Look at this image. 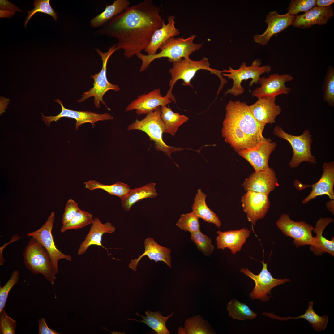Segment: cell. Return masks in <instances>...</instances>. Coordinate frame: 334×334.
Segmentation results:
<instances>
[{
    "label": "cell",
    "mask_w": 334,
    "mask_h": 334,
    "mask_svg": "<svg viewBox=\"0 0 334 334\" xmlns=\"http://www.w3.org/2000/svg\"><path fill=\"white\" fill-rule=\"evenodd\" d=\"M15 320L8 316L3 309L0 312V334H15L17 326Z\"/></svg>",
    "instance_id": "ee69618b"
},
{
    "label": "cell",
    "mask_w": 334,
    "mask_h": 334,
    "mask_svg": "<svg viewBox=\"0 0 334 334\" xmlns=\"http://www.w3.org/2000/svg\"><path fill=\"white\" fill-rule=\"evenodd\" d=\"M160 10L152 0H145L114 17L97 33L116 38V51L122 49L131 58L144 50L155 31L162 27L164 21Z\"/></svg>",
    "instance_id": "6da1fadb"
},
{
    "label": "cell",
    "mask_w": 334,
    "mask_h": 334,
    "mask_svg": "<svg viewBox=\"0 0 334 334\" xmlns=\"http://www.w3.org/2000/svg\"><path fill=\"white\" fill-rule=\"evenodd\" d=\"M55 101L60 105L61 111L58 114L55 116H45L41 113L42 120L47 126H49L50 123L52 121L56 122L62 118L67 117L76 120L75 128L77 130L80 125L85 123H90L94 127L95 123L98 121L111 120L113 118V117L108 113L101 114L91 111H77L68 109L64 107L62 102L59 99Z\"/></svg>",
    "instance_id": "9a60e30c"
},
{
    "label": "cell",
    "mask_w": 334,
    "mask_h": 334,
    "mask_svg": "<svg viewBox=\"0 0 334 334\" xmlns=\"http://www.w3.org/2000/svg\"><path fill=\"white\" fill-rule=\"evenodd\" d=\"M94 219L88 212L80 210L69 221L62 224L61 232L63 233L70 229H77L92 224Z\"/></svg>",
    "instance_id": "8d00e7d4"
},
{
    "label": "cell",
    "mask_w": 334,
    "mask_h": 334,
    "mask_svg": "<svg viewBox=\"0 0 334 334\" xmlns=\"http://www.w3.org/2000/svg\"><path fill=\"white\" fill-rule=\"evenodd\" d=\"M293 77L291 75L278 73L271 74L268 77L260 78L259 82L260 87L252 92V95L258 98L263 97L275 98L279 95L287 94L291 91V88L286 86V82L292 81Z\"/></svg>",
    "instance_id": "4fadbf2b"
},
{
    "label": "cell",
    "mask_w": 334,
    "mask_h": 334,
    "mask_svg": "<svg viewBox=\"0 0 334 334\" xmlns=\"http://www.w3.org/2000/svg\"><path fill=\"white\" fill-rule=\"evenodd\" d=\"M39 334H60L55 330L50 328L47 325L44 318L38 320Z\"/></svg>",
    "instance_id": "bcb514c9"
},
{
    "label": "cell",
    "mask_w": 334,
    "mask_h": 334,
    "mask_svg": "<svg viewBox=\"0 0 334 334\" xmlns=\"http://www.w3.org/2000/svg\"><path fill=\"white\" fill-rule=\"evenodd\" d=\"M145 314L146 315V316L140 315L137 313L136 314L137 315L143 318V319L140 321L134 319H129L128 320L143 323L158 334H170L167 328L166 323L167 320L173 316V312L167 317L162 316L160 311L153 312L150 311H147Z\"/></svg>",
    "instance_id": "1f68e13d"
},
{
    "label": "cell",
    "mask_w": 334,
    "mask_h": 334,
    "mask_svg": "<svg viewBox=\"0 0 334 334\" xmlns=\"http://www.w3.org/2000/svg\"><path fill=\"white\" fill-rule=\"evenodd\" d=\"M49 0H35L33 5L34 8L28 11V15L24 22V26L26 27L27 24L31 18L36 13L41 12L49 15L52 16L55 21L57 19V14L51 7Z\"/></svg>",
    "instance_id": "60d3db41"
},
{
    "label": "cell",
    "mask_w": 334,
    "mask_h": 334,
    "mask_svg": "<svg viewBox=\"0 0 334 334\" xmlns=\"http://www.w3.org/2000/svg\"><path fill=\"white\" fill-rule=\"evenodd\" d=\"M199 218L192 212L182 214L176 224V226L185 231L191 233L200 230Z\"/></svg>",
    "instance_id": "f35d334b"
},
{
    "label": "cell",
    "mask_w": 334,
    "mask_h": 334,
    "mask_svg": "<svg viewBox=\"0 0 334 334\" xmlns=\"http://www.w3.org/2000/svg\"><path fill=\"white\" fill-rule=\"evenodd\" d=\"M161 107H158L154 111L147 114L143 119L136 120L128 126L127 130H137L145 132L150 139L154 142L156 150L162 151L171 158L172 152L183 149L168 146L164 142L162 136L163 133L165 132V126L161 117Z\"/></svg>",
    "instance_id": "8992f818"
},
{
    "label": "cell",
    "mask_w": 334,
    "mask_h": 334,
    "mask_svg": "<svg viewBox=\"0 0 334 334\" xmlns=\"http://www.w3.org/2000/svg\"><path fill=\"white\" fill-rule=\"evenodd\" d=\"M196 36L195 35H192L186 38L171 37L161 46V51L157 54L151 55H144L141 52L136 54L135 55L137 58L142 61L140 71H144L152 61L158 58H167L169 62L173 63L189 58L191 54L203 46L202 43L193 42Z\"/></svg>",
    "instance_id": "3957f363"
},
{
    "label": "cell",
    "mask_w": 334,
    "mask_h": 334,
    "mask_svg": "<svg viewBox=\"0 0 334 334\" xmlns=\"http://www.w3.org/2000/svg\"><path fill=\"white\" fill-rule=\"evenodd\" d=\"M92 224L84 240L79 246L77 252L78 255L84 254L88 248L92 245L100 246L106 249L102 244V236L105 233H112L115 231V227L111 223L107 222L103 223L97 217L94 219Z\"/></svg>",
    "instance_id": "d4e9b609"
},
{
    "label": "cell",
    "mask_w": 334,
    "mask_h": 334,
    "mask_svg": "<svg viewBox=\"0 0 334 334\" xmlns=\"http://www.w3.org/2000/svg\"><path fill=\"white\" fill-rule=\"evenodd\" d=\"M19 274L18 270H15L5 285L0 286V312L4 309L9 292L18 281Z\"/></svg>",
    "instance_id": "7bdbcfd3"
},
{
    "label": "cell",
    "mask_w": 334,
    "mask_h": 334,
    "mask_svg": "<svg viewBox=\"0 0 334 334\" xmlns=\"http://www.w3.org/2000/svg\"><path fill=\"white\" fill-rule=\"evenodd\" d=\"M334 2L333 0H316V5L321 7H327L330 6Z\"/></svg>",
    "instance_id": "7dc6e473"
},
{
    "label": "cell",
    "mask_w": 334,
    "mask_h": 334,
    "mask_svg": "<svg viewBox=\"0 0 334 334\" xmlns=\"http://www.w3.org/2000/svg\"><path fill=\"white\" fill-rule=\"evenodd\" d=\"M156 185L155 183L151 182L140 187L131 189L126 195L121 198L124 210L129 211L135 203L142 199L156 197L157 194Z\"/></svg>",
    "instance_id": "f546056e"
},
{
    "label": "cell",
    "mask_w": 334,
    "mask_h": 334,
    "mask_svg": "<svg viewBox=\"0 0 334 334\" xmlns=\"http://www.w3.org/2000/svg\"><path fill=\"white\" fill-rule=\"evenodd\" d=\"M261 61L258 59L253 61L251 65L247 66L245 62H243L239 68L234 69L229 67V70H224L222 71L223 76L232 79L233 81L232 87L228 89L225 92L226 94H230L234 96H237L242 94L244 89L241 84L242 82L244 80L251 79L249 83V86H252L254 84H257L260 79V75L265 73H269L271 67L268 65L260 66Z\"/></svg>",
    "instance_id": "ba28073f"
},
{
    "label": "cell",
    "mask_w": 334,
    "mask_h": 334,
    "mask_svg": "<svg viewBox=\"0 0 334 334\" xmlns=\"http://www.w3.org/2000/svg\"><path fill=\"white\" fill-rule=\"evenodd\" d=\"M316 5L315 0H291L287 9L288 12L292 15L300 12L305 13Z\"/></svg>",
    "instance_id": "b9f144b4"
},
{
    "label": "cell",
    "mask_w": 334,
    "mask_h": 334,
    "mask_svg": "<svg viewBox=\"0 0 334 334\" xmlns=\"http://www.w3.org/2000/svg\"><path fill=\"white\" fill-rule=\"evenodd\" d=\"M313 306V302L312 301H310L308 308L304 314L295 317H280L272 313H264L263 314L272 319H276L280 321H286L289 319H304L309 322L316 331L319 332L324 330L328 322L329 317L327 315L322 316L318 315L314 310Z\"/></svg>",
    "instance_id": "83f0119b"
},
{
    "label": "cell",
    "mask_w": 334,
    "mask_h": 334,
    "mask_svg": "<svg viewBox=\"0 0 334 334\" xmlns=\"http://www.w3.org/2000/svg\"><path fill=\"white\" fill-rule=\"evenodd\" d=\"M0 2L3 3L4 4V6L0 7L1 8L2 7H4L6 8H7L9 9H11L13 10H15L16 11H21L19 8L17 7L14 6L13 4L10 3L7 0H0Z\"/></svg>",
    "instance_id": "c3c4849f"
},
{
    "label": "cell",
    "mask_w": 334,
    "mask_h": 334,
    "mask_svg": "<svg viewBox=\"0 0 334 334\" xmlns=\"http://www.w3.org/2000/svg\"><path fill=\"white\" fill-rule=\"evenodd\" d=\"M54 212H51L44 224L38 229L28 233L27 236L36 239L46 249L52 259L56 271H58V263L61 259L71 261V256L66 255L57 248L52 233L55 220Z\"/></svg>",
    "instance_id": "7c38bea8"
},
{
    "label": "cell",
    "mask_w": 334,
    "mask_h": 334,
    "mask_svg": "<svg viewBox=\"0 0 334 334\" xmlns=\"http://www.w3.org/2000/svg\"><path fill=\"white\" fill-rule=\"evenodd\" d=\"M225 111L222 136L237 152L270 139L263 136L265 126L256 121L246 103L230 100Z\"/></svg>",
    "instance_id": "7a4b0ae2"
},
{
    "label": "cell",
    "mask_w": 334,
    "mask_h": 334,
    "mask_svg": "<svg viewBox=\"0 0 334 334\" xmlns=\"http://www.w3.org/2000/svg\"><path fill=\"white\" fill-rule=\"evenodd\" d=\"M191 234L190 239L198 250L206 256L210 255L214 249L211 238L200 230Z\"/></svg>",
    "instance_id": "ab89813d"
},
{
    "label": "cell",
    "mask_w": 334,
    "mask_h": 334,
    "mask_svg": "<svg viewBox=\"0 0 334 334\" xmlns=\"http://www.w3.org/2000/svg\"><path fill=\"white\" fill-rule=\"evenodd\" d=\"M333 219L326 217L320 218L316 222L315 228L313 231L316 233L313 244L310 246V249L316 255H321L325 253L334 256V238L331 240L326 238L323 235L324 230L330 223L333 221Z\"/></svg>",
    "instance_id": "4316f807"
},
{
    "label": "cell",
    "mask_w": 334,
    "mask_h": 334,
    "mask_svg": "<svg viewBox=\"0 0 334 334\" xmlns=\"http://www.w3.org/2000/svg\"><path fill=\"white\" fill-rule=\"evenodd\" d=\"M262 269L258 275H255L247 268H242L240 272L252 279L255 285L250 294L252 299H259L262 302L268 301L271 296V290L273 288L290 281L287 278L276 279L273 278L267 269V264L261 262Z\"/></svg>",
    "instance_id": "30bf717a"
},
{
    "label": "cell",
    "mask_w": 334,
    "mask_h": 334,
    "mask_svg": "<svg viewBox=\"0 0 334 334\" xmlns=\"http://www.w3.org/2000/svg\"><path fill=\"white\" fill-rule=\"evenodd\" d=\"M229 316L234 319L240 320L253 319L257 314L252 311L244 303L240 302L236 299H232L227 306Z\"/></svg>",
    "instance_id": "e575fe53"
},
{
    "label": "cell",
    "mask_w": 334,
    "mask_h": 334,
    "mask_svg": "<svg viewBox=\"0 0 334 334\" xmlns=\"http://www.w3.org/2000/svg\"><path fill=\"white\" fill-rule=\"evenodd\" d=\"M84 184L85 188L90 191L101 189L120 198L126 195L131 190L127 184L119 182L112 185H108L102 184L96 180H92L84 182Z\"/></svg>",
    "instance_id": "836d02e7"
},
{
    "label": "cell",
    "mask_w": 334,
    "mask_h": 334,
    "mask_svg": "<svg viewBox=\"0 0 334 334\" xmlns=\"http://www.w3.org/2000/svg\"><path fill=\"white\" fill-rule=\"evenodd\" d=\"M245 190L269 194L279 186L274 170L255 171L245 179L242 185Z\"/></svg>",
    "instance_id": "ac0fdd59"
},
{
    "label": "cell",
    "mask_w": 334,
    "mask_h": 334,
    "mask_svg": "<svg viewBox=\"0 0 334 334\" xmlns=\"http://www.w3.org/2000/svg\"><path fill=\"white\" fill-rule=\"evenodd\" d=\"M144 251L136 259H132L128 265L129 267L134 271H136L137 267L140 259L147 256L149 259L155 262H164L169 268H171L170 257L171 250L167 247L161 246L157 243L153 238L149 237L144 241Z\"/></svg>",
    "instance_id": "7402d4cb"
},
{
    "label": "cell",
    "mask_w": 334,
    "mask_h": 334,
    "mask_svg": "<svg viewBox=\"0 0 334 334\" xmlns=\"http://www.w3.org/2000/svg\"><path fill=\"white\" fill-rule=\"evenodd\" d=\"M268 194L248 191L242 197L241 202L248 221L253 225L263 218L269 210L270 202Z\"/></svg>",
    "instance_id": "5bb4252c"
},
{
    "label": "cell",
    "mask_w": 334,
    "mask_h": 334,
    "mask_svg": "<svg viewBox=\"0 0 334 334\" xmlns=\"http://www.w3.org/2000/svg\"><path fill=\"white\" fill-rule=\"evenodd\" d=\"M324 92L323 95V101L329 106H334V68L329 66L328 69L322 85Z\"/></svg>",
    "instance_id": "74e56055"
},
{
    "label": "cell",
    "mask_w": 334,
    "mask_h": 334,
    "mask_svg": "<svg viewBox=\"0 0 334 334\" xmlns=\"http://www.w3.org/2000/svg\"><path fill=\"white\" fill-rule=\"evenodd\" d=\"M277 146L271 139L263 142L253 148L238 151L241 156L251 165L255 171L269 169V160L272 153Z\"/></svg>",
    "instance_id": "e0dca14e"
},
{
    "label": "cell",
    "mask_w": 334,
    "mask_h": 334,
    "mask_svg": "<svg viewBox=\"0 0 334 334\" xmlns=\"http://www.w3.org/2000/svg\"><path fill=\"white\" fill-rule=\"evenodd\" d=\"M334 15L331 6L321 7L315 6L304 14L295 16L292 25L301 28H309L314 25L326 24Z\"/></svg>",
    "instance_id": "603a6c76"
},
{
    "label": "cell",
    "mask_w": 334,
    "mask_h": 334,
    "mask_svg": "<svg viewBox=\"0 0 334 334\" xmlns=\"http://www.w3.org/2000/svg\"><path fill=\"white\" fill-rule=\"evenodd\" d=\"M249 107L256 121L264 126L267 124L275 123L276 117L282 111L281 108L276 104L275 98H259Z\"/></svg>",
    "instance_id": "44dd1931"
},
{
    "label": "cell",
    "mask_w": 334,
    "mask_h": 334,
    "mask_svg": "<svg viewBox=\"0 0 334 334\" xmlns=\"http://www.w3.org/2000/svg\"><path fill=\"white\" fill-rule=\"evenodd\" d=\"M275 135L287 141L291 145L293 151L292 158L289 165L291 168L298 167L302 162L316 163L315 156L312 154V135L308 130H305L301 135H292L285 132L281 127L276 126L273 130Z\"/></svg>",
    "instance_id": "52a82bcc"
},
{
    "label": "cell",
    "mask_w": 334,
    "mask_h": 334,
    "mask_svg": "<svg viewBox=\"0 0 334 334\" xmlns=\"http://www.w3.org/2000/svg\"><path fill=\"white\" fill-rule=\"evenodd\" d=\"M172 101L176 102L174 96L166 94L163 97L160 89H155L148 94L139 96L127 106L126 111L135 110L138 115L147 114L154 111L158 107L171 103Z\"/></svg>",
    "instance_id": "2e32d148"
},
{
    "label": "cell",
    "mask_w": 334,
    "mask_h": 334,
    "mask_svg": "<svg viewBox=\"0 0 334 334\" xmlns=\"http://www.w3.org/2000/svg\"><path fill=\"white\" fill-rule=\"evenodd\" d=\"M277 227L285 236L293 239V244L297 247L306 245H312L313 226L304 221H294L285 213L281 215L276 222Z\"/></svg>",
    "instance_id": "8fae6325"
},
{
    "label": "cell",
    "mask_w": 334,
    "mask_h": 334,
    "mask_svg": "<svg viewBox=\"0 0 334 334\" xmlns=\"http://www.w3.org/2000/svg\"><path fill=\"white\" fill-rule=\"evenodd\" d=\"M206 195L201 189L197 191L194 197V202L191 207L192 212L199 218L208 223L214 224L219 229L221 223L218 216L207 205L205 199Z\"/></svg>",
    "instance_id": "f1b7e54d"
},
{
    "label": "cell",
    "mask_w": 334,
    "mask_h": 334,
    "mask_svg": "<svg viewBox=\"0 0 334 334\" xmlns=\"http://www.w3.org/2000/svg\"><path fill=\"white\" fill-rule=\"evenodd\" d=\"M116 44L113 45L110 47L108 51L105 53L101 52L98 49H95L101 57L102 61V67L99 73L91 75V77L94 80L93 87L89 90L84 92L82 95V97L78 100V102H84L90 97H94V103L96 107L100 108V104L101 102L105 105L109 109L103 100L104 95L109 90H113L117 92L120 90L117 85L109 83L106 77L107 63L110 56L116 51Z\"/></svg>",
    "instance_id": "9c48e42d"
},
{
    "label": "cell",
    "mask_w": 334,
    "mask_h": 334,
    "mask_svg": "<svg viewBox=\"0 0 334 334\" xmlns=\"http://www.w3.org/2000/svg\"><path fill=\"white\" fill-rule=\"evenodd\" d=\"M27 268L33 273L44 276L53 285L57 272L50 256L44 247L32 237L23 254Z\"/></svg>",
    "instance_id": "5b68a950"
},
{
    "label": "cell",
    "mask_w": 334,
    "mask_h": 334,
    "mask_svg": "<svg viewBox=\"0 0 334 334\" xmlns=\"http://www.w3.org/2000/svg\"><path fill=\"white\" fill-rule=\"evenodd\" d=\"M161 117L165 126V132L174 136L178 127L189 119L188 118L173 112L166 105L161 106Z\"/></svg>",
    "instance_id": "d6a6232c"
},
{
    "label": "cell",
    "mask_w": 334,
    "mask_h": 334,
    "mask_svg": "<svg viewBox=\"0 0 334 334\" xmlns=\"http://www.w3.org/2000/svg\"><path fill=\"white\" fill-rule=\"evenodd\" d=\"M334 200L331 199L327 203V207L328 210L330 211L332 214H334Z\"/></svg>",
    "instance_id": "681fc988"
},
{
    "label": "cell",
    "mask_w": 334,
    "mask_h": 334,
    "mask_svg": "<svg viewBox=\"0 0 334 334\" xmlns=\"http://www.w3.org/2000/svg\"><path fill=\"white\" fill-rule=\"evenodd\" d=\"M128 0H114L109 5H106L104 10L92 19L90 22V26L95 28L104 25L115 16L123 12L129 6Z\"/></svg>",
    "instance_id": "4dcf8cb0"
},
{
    "label": "cell",
    "mask_w": 334,
    "mask_h": 334,
    "mask_svg": "<svg viewBox=\"0 0 334 334\" xmlns=\"http://www.w3.org/2000/svg\"><path fill=\"white\" fill-rule=\"evenodd\" d=\"M250 231L246 228L238 230L217 231L216 238L218 249H229L233 254L240 251L242 247L250 236Z\"/></svg>",
    "instance_id": "cb8c5ba5"
},
{
    "label": "cell",
    "mask_w": 334,
    "mask_h": 334,
    "mask_svg": "<svg viewBox=\"0 0 334 334\" xmlns=\"http://www.w3.org/2000/svg\"><path fill=\"white\" fill-rule=\"evenodd\" d=\"M179 334H209L212 332L208 323L199 315L190 318L185 321L184 328L179 327Z\"/></svg>",
    "instance_id": "d590c367"
},
{
    "label": "cell",
    "mask_w": 334,
    "mask_h": 334,
    "mask_svg": "<svg viewBox=\"0 0 334 334\" xmlns=\"http://www.w3.org/2000/svg\"><path fill=\"white\" fill-rule=\"evenodd\" d=\"M175 17L170 15L168 18V23L164 22L161 27L156 29L153 33L147 47L144 49L148 55H153L161 46L170 38L178 35L179 29L175 26Z\"/></svg>",
    "instance_id": "484cf974"
},
{
    "label": "cell",
    "mask_w": 334,
    "mask_h": 334,
    "mask_svg": "<svg viewBox=\"0 0 334 334\" xmlns=\"http://www.w3.org/2000/svg\"><path fill=\"white\" fill-rule=\"evenodd\" d=\"M80 210L78 204L74 200L71 199L68 200L62 215V224L71 221Z\"/></svg>",
    "instance_id": "f6af8a7d"
},
{
    "label": "cell",
    "mask_w": 334,
    "mask_h": 334,
    "mask_svg": "<svg viewBox=\"0 0 334 334\" xmlns=\"http://www.w3.org/2000/svg\"><path fill=\"white\" fill-rule=\"evenodd\" d=\"M323 173L319 180L311 186L312 190L310 194L302 201L305 204L319 196L327 195L331 199H334V161L324 162L322 165Z\"/></svg>",
    "instance_id": "ffe728a7"
},
{
    "label": "cell",
    "mask_w": 334,
    "mask_h": 334,
    "mask_svg": "<svg viewBox=\"0 0 334 334\" xmlns=\"http://www.w3.org/2000/svg\"><path fill=\"white\" fill-rule=\"evenodd\" d=\"M172 63L173 67L169 70L171 78L169 83L170 88L167 93L169 95H173L172 93V89L175 84L179 79L182 80L183 85L193 88L191 84V80L196 72L200 70L208 71L212 74H215L218 76L221 82L218 91V92L227 82V80L221 75L222 71L211 68L208 60L206 57L198 61L193 60L189 58H183Z\"/></svg>",
    "instance_id": "277c9868"
},
{
    "label": "cell",
    "mask_w": 334,
    "mask_h": 334,
    "mask_svg": "<svg viewBox=\"0 0 334 334\" xmlns=\"http://www.w3.org/2000/svg\"><path fill=\"white\" fill-rule=\"evenodd\" d=\"M294 17L288 12L280 15L276 11H270L267 15L265 20L268 24L267 29L263 34L255 35L254 41L263 45H267L274 35L292 25Z\"/></svg>",
    "instance_id": "d6986e66"
}]
</instances>
